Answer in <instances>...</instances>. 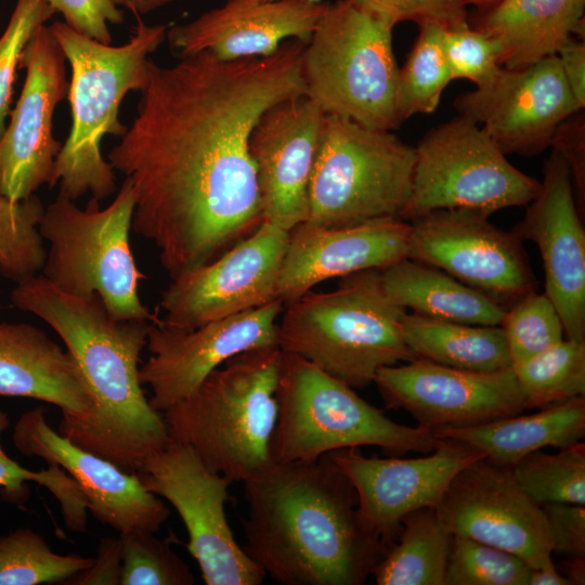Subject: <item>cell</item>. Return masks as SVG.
I'll use <instances>...</instances> for the list:
<instances>
[{
  "label": "cell",
  "instance_id": "7402d4cb",
  "mask_svg": "<svg viewBox=\"0 0 585 585\" xmlns=\"http://www.w3.org/2000/svg\"><path fill=\"white\" fill-rule=\"evenodd\" d=\"M541 251L545 294L557 308L567 338L585 341V230L571 173L551 151L537 195L512 230Z\"/></svg>",
  "mask_w": 585,
  "mask_h": 585
},
{
  "label": "cell",
  "instance_id": "1f68e13d",
  "mask_svg": "<svg viewBox=\"0 0 585 585\" xmlns=\"http://www.w3.org/2000/svg\"><path fill=\"white\" fill-rule=\"evenodd\" d=\"M524 408H544L585 395V341L563 339L511 366Z\"/></svg>",
  "mask_w": 585,
  "mask_h": 585
},
{
  "label": "cell",
  "instance_id": "5b68a950",
  "mask_svg": "<svg viewBox=\"0 0 585 585\" xmlns=\"http://www.w3.org/2000/svg\"><path fill=\"white\" fill-rule=\"evenodd\" d=\"M281 359V349L273 346L227 360L161 413L169 438L193 447L208 469L232 482L268 467L273 463Z\"/></svg>",
  "mask_w": 585,
  "mask_h": 585
},
{
  "label": "cell",
  "instance_id": "277c9868",
  "mask_svg": "<svg viewBox=\"0 0 585 585\" xmlns=\"http://www.w3.org/2000/svg\"><path fill=\"white\" fill-rule=\"evenodd\" d=\"M129 41L114 47L70 28L64 22L50 25L70 67L67 99L72 125L55 160L51 186L77 200L87 193L100 202L116 190L112 165L102 155L107 134L121 136L120 104L131 91L145 88L154 53L166 40L168 26L147 25L136 16Z\"/></svg>",
  "mask_w": 585,
  "mask_h": 585
},
{
  "label": "cell",
  "instance_id": "7a4b0ae2",
  "mask_svg": "<svg viewBox=\"0 0 585 585\" xmlns=\"http://www.w3.org/2000/svg\"><path fill=\"white\" fill-rule=\"evenodd\" d=\"M244 495L243 549L282 585H361L389 549L362 524L354 486L328 454L272 463Z\"/></svg>",
  "mask_w": 585,
  "mask_h": 585
},
{
  "label": "cell",
  "instance_id": "836d02e7",
  "mask_svg": "<svg viewBox=\"0 0 585 585\" xmlns=\"http://www.w3.org/2000/svg\"><path fill=\"white\" fill-rule=\"evenodd\" d=\"M519 487L536 504L585 505V444L576 442L557 454L532 452L510 467Z\"/></svg>",
  "mask_w": 585,
  "mask_h": 585
},
{
  "label": "cell",
  "instance_id": "f546056e",
  "mask_svg": "<svg viewBox=\"0 0 585 585\" xmlns=\"http://www.w3.org/2000/svg\"><path fill=\"white\" fill-rule=\"evenodd\" d=\"M403 334L416 359L471 372L511 366L500 325L463 324L406 313Z\"/></svg>",
  "mask_w": 585,
  "mask_h": 585
},
{
  "label": "cell",
  "instance_id": "52a82bcc",
  "mask_svg": "<svg viewBox=\"0 0 585 585\" xmlns=\"http://www.w3.org/2000/svg\"><path fill=\"white\" fill-rule=\"evenodd\" d=\"M135 191L125 178L113 202L101 208L91 197L84 209L58 193L42 212L38 231L49 243L42 276L60 290L76 297L98 294L110 316L118 321L158 323L139 297L138 269L129 235Z\"/></svg>",
  "mask_w": 585,
  "mask_h": 585
},
{
  "label": "cell",
  "instance_id": "9c48e42d",
  "mask_svg": "<svg viewBox=\"0 0 585 585\" xmlns=\"http://www.w3.org/2000/svg\"><path fill=\"white\" fill-rule=\"evenodd\" d=\"M393 27L346 0L328 3L301 56L304 95L325 115L394 130L399 66Z\"/></svg>",
  "mask_w": 585,
  "mask_h": 585
},
{
  "label": "cell",
  "instance_id": "ab89813d",
  "mask_svg": "<svg viewBox=\"0 0 585 585\" xmlns=\"http://www.w3.org/2000/svg\"><path fill=\"white\" fill-rule=\"evenodd\" d=\"M531 568L504 549L453 535L444 585H528Z\"/></svg>",
  "mask_w": 585,
  "mask_h": 585
},
{
  "label": "cell",
  "instance_id": "2e32d148",
  "mask_svg": "<svg viewBox=\"0 0 585 585\" xmlns=\"http://www.w3.org/2000/svg\"><path fill=\"white\" fill-rule=\"evenodd\" d=\"M453 106L505 155L525 156L549 147L557 127L582 109L556 54L523 67H502L486 84L458 95Z\"/></svg>",
  "mask_w": 585,
  "mask_h": 585
},
{
  "label": "cell",
  "instance_id": "bcb514c9",
  "mask_svg": "<svg viewBox=\"0 0 585 585\" xmlns=\"http://www.w3.org/2000/svg\"><path fill=\"white\" fill-rule=\"evenodd\" d=\"M552 552L569 558H585L584 505L549 503L542 505Z\"/></svg>",
  "mask_w": 585,
  "mask_h": 585
},
{
  "label": "cell",
  "instance_id": "ba28073f",
  "mask_svg": "<svg viewBox=\"0 0 585 585\" xmlns=\"http://www.w3.org/2000/svg\"><path fill=\"white\" fill-rule=\"evenodd\" d=\"M273 463L310 460L334 451L378 446L390 455L433 452L432 430L388 418L350 386L302 358L282 352Z\"/></svg>",
  "mask_w": 585,
  "mask_h": 585
},
{
  "label": "cell",
  "instance_id": "681fc988",
  "mask_svg": "<svg viewBox=\"0 0 585 585\" xmlns=\"http://www.w3.org/2000/svg\"><path fill=\"white\" fill-rule=\"evenodd\" d=\"M528 585H571V583L557 572L550 560L540 568L531 569Z\"/></svg>",
  "mask_w": 585,
  "mask_h": 585
},
{
  "label": "cell",
  "instance_id": "e575fe53",
  "mask_svg": "<svg viewBox=\"0 0 585 585\" xmlns=\"http://www.w3.org/2000/svg\"><path fill=\"white\" fill-rule=\"evenodd\" d=\"M93 558L58 555L28 528L0 536V585H38L67 581L87 570Z\"/></svg>",
  "mask_w": 585,
  "mask_h": 585
},
{
  "label": "cell",
  "instance_id": "d590c367",
  "mask_svg": "<svg viewBox=\"0 0 585 585\" xmlns=\"http://www.w3.org/2000/svg\"><path fill=\"white\" fill-rule=\"evenodd\" d=\"M44 207L34 194L14 202L0 193V275L18 283L42 270L47 250L38 231Z\"/></svg>",
  "mask_w": 585,
  "mask_h": 585
},
{
  "label": "cell",
  "instance_id": "b9f144b4",
  "mask_svg": "<svg viewBox=\"0 0 585 585\" xmlns=\"http://www.w3.org/2000/svg\"><path fill=\"white\" fill-rule=\"evenodd\" d=\"M442 46L453 80L482 87L503 67L497 42L468 22L443 28Z\"/></svg>",
  "mask_w": 585,
  "mask_h": 585
},
{
  "label": "cell",
  "instance_id": "6da1fadb",
  "mask_svg": "<svg viewBox=\"0 0 585 585\" xmlns=\"http://www.w3.org/2000/svg\"><path fill=\"white\" fill-rule=\"evenodd\" d=\"M306 43L222 61L208 52L153 61L136 115L108 153L135 191L132 230L170 278L205 265L263 222L249 136L272 105L304 94Z\"/></svg>",
  "mask_w": 585,
  "mask_h": 585
},
{
  "label": "cell",
  "instance_id": "8d00e7d4",
  "mask_svg": "<svg viewBox=\"0 0 585 585\" xmlns=\"http://www.w3.org/2000/svg\"><path fill=\"white\" fill-rule=\"evenodd\" d=\"M120 585H194L187 563L172 549L173 536L166 540L154 532L131 530L119 533Z\"/></svg>",
  "mask_w": 585,
  "mask_h": 585
},
{
  "label": "cell",
  "instance_id": "60d3db41",
  "mask_svg": "<svg viewBox=\"0 0 585 585\" xmlns=\"http://www.w3.org/2000/svg\"><path fill=\"white\" fill-rule=\"evenodd\" d=\"M55 13L47 0H16L0 36V136L11 113V101L23 51L36 29Z\"/></svg>",
  "mask_w": 585,
  "mask_h": 585
},
{
  "label": "cell",
  "instance_id": "30bf717a",
  "mask_svg": "<svg viewBox=\"0 0 585 585\" xmlns=\"http://www.w3.org/2000/svg\"><path fill=\"white\" fill-rule=\"evenodd\" d=\"M414 165V147L392 131L326 115L309 184L306 223L342 227L401 219Z\"/></svg>",
  "mask_w": 585,
  "mask_h": 585
},
{
  "label": "cell",
  "instance_id": "ac0fdd59",
  "mask_svg": "<svg viewBox=\"0 0 585 585\" xmlns=\"http://www.w3.org/2000/svg\"><path fill=\"white\" fill-rule=\"evenodd\" d=\"M284 302L262 307L191 330L150 323L151 353L139 368L142 385L152 390L150 405L162 413L190 395L216 368L231 358L258 348L277 346V317Z\"/></svg>",
  "mask_w": 585,
  "mask_h": 585
},
{
  "label": "cell",
  "instance_id": "3957f363",
  "mask_svg": "<svg viewBox=\"0 0 585 585\" xmlns=\"http://www.w3.org/2000/svg\"><path fill=\"white\" fill-rule=\"evenodd\" d=\"M10 300L51 326L84 377L92 408L81 417L60 421L58 432L122 470L138 472L171 441L161 413L150 405L139 377L148 321L115 320L98 294L72 296L42 275L16 283Z\"/></svg>",
  "mask_w": 585,
  "mask_h": 585
},
{
  "label": "cell",
  "instance_id": "f35d334b",
  "mask_svg": "<svg viewBox=\"0 0 585 585\" xmlns=\"http://www.w3.org/2000/svg\"><path fill=\"white\" fill-rule=\"evenodd\" d=\"M9 418L0 410V437L8 428ZM49 468L28 470L11 459L0 444V489L13 503L23 504L29 496L27 482L32 481L49 490L58 500L68 530L83 532L87 526L88 504L75 480L58 465L48 463Z\"/></svg>",
  "mask_w": 585,
  "mask_h": 585
},
{
  "label": "cell",
  "instance_id": "83f0119b",
  "mask_svg": "<svg viewBox=\"0 0 585 585\" xmlns=\"http://www.w3.org/2000/svg\"><path fill=\"white\" fill-rule=\"evenodd\" d=\"M440 439L472 445L490 460L511 467L528 454L546 446L566 447L585 435V399L572 398L535 414L510 416L483 425L434 430Z\"/></svg>",
  "mask_w": 585,
  "mask_h": 585
},
{
  "label": "cell",
  "instance_id": "484cf974",
  "mask_svg": "<svg viewBox=\"0 0 585 585\" xmlns=\"http://www.w3.org/2000/svg\"><path fill=\"white\" fill-rule=\"evenodd\" d=\"M0 395L57 406L61 421L88 414L92 399L74 356L42 329L0 322Z\"/></svg>",
  "mask_w": 585,
  "mask_h": 585
},
{
  "label": "cell",
  "instance_id": "ee69618b",
  "mask_svg": "<svg viewBox=\"0 0 585 585\" xmlns=\"http://www.w3.org/2000/svg\"><path fill=\"white\" fill-rule=\"evenodd\" d=\"M74 30L110 44L109 25L121 24L123 13L112 0H47Z\"/></svg>",
  "mask_w": 585,
  "mask_h": 585
},
{
  "label": "cell",
  "instance_id": "f6af8a7d",
  "mask_svg": "<svg viewBox=\"0 0 585 585\" xmlns=\"http://www.w3.org/2000/svg\"><path fill=\"white\" fill-rule=\"evenodd\" d=\"M550 147L567 162L573 183L576 205L585 213V113L584 108L566 118L555 130Z\"/></svg>",
  "mask_w": 585,
  "mask_h": 585
},
{
  "label": "cell",
  "instance_id": "8992f818",
  "mask_svg": "<svg viewBox=\"0 0 585 585\" xmlns=\"http://www.w3.org/2000/svg\"><path fill=\"white\" fill-rule=\"evenodd\" d=\"M406 313L384 289L380 270L356 272L335 290H310L287 304L277 346L353 389L364 388L380 368L416 359L404 339Z\"/></svg>",
  "mask_w": 585,
  "mask_h": 585
},
{
  "label": "cell",
  "instance_id": "7dc6e473",
  "mask_svg": "<svg viewBox=\"0 0 585 585\" xmlns=\"http://www.w3.org/2000/svg\"><path fill=\"white\" fill-rule=\"evenodd\" d=\"M121 557L118 538L103 537L98 547V556L84 571L69 578L75 585L120 584Z\"/></svg>",
  "mask_w": 585,
  "mask_h": 585
},
{
  "label": "cell",
  "instance_id": "cb8c5ba5",
  "mask_svg": "<svg viewBox=\"0 0 585 585\" xmlns=\"http://www.w3.org/2000/svg\"><path fill=\"white\" fill-rule=\"evenodd\" d=\"M411 224L399 218L342 227L306 222L289 231L277 298L289 304L323 281L382 270L408 256Z\"/></svg>",
  "mask_w": 585,
  "mask_h": 585
},
{
  "label": "cell",
  "instance_id": "5bb4252c",
  "mask_svg": "<svg viewBox=\"0 0 585 585\" xmlns=\"http://www.w3.org/2000/svg\"><path fill=\"white\" fill-rule=\"evenodd\" d=\"M289 232L268 222L219 258L171 278L160 323L191 330L262 307L277 298Z\"/></svg>",
  "mask_w": 585,
  "mask_h": 585
},
{
  "label": "cell",
  "instance_id": "816d5d0a",
  "mask_svg": "<svg viewBox=\"0 0 585 585\" xmlns=\"http://www.w3.org/2000/svg\"><path fill=\"white\" fill-rule=\"evenodd\" d=\"M567 578L571 585H583L585 583V560L584 558H569L566 563Z\"/></svg>",
  "mask_w": 585,
  "mask_h": 585
},
{
  "label": "cell",
  "instance_id": "8fae6325",
  "mask_svg": "<svg viewBox=\"0 0 585 585\" xmlns=\"http://www.w3.org/2000/svg\"><path fill=\"white\" fill-rule=\"evenodd\" d=\"M412 191L401 219L468 209L490 217L526 206L541 181L511 165L474 121L457 116L431 128L414 147Z\"/></svg>",
  "mask_w": 585,
  "mask_h": 585
},
{
  "label": "cell",
  "instance_id": "4316f807",
  "mask_svg": "<svg viewBox=\"0 0 585 585\" xmlns=\"http://www.w3.org/2000/svg\"><path fill=\"white\" fill-rule=\"evenodd\" d=\"M584 8L585 0H502L474 27L497 42L503 67L518 68L556 54L570 36L584 39Z\"/></svg>",
  "mask_w": 585,
  "mask_h": 585
},
{
  "label": "cell",
  "instance_id": "4dcf8cb0",
  "mask_svg": "<svg viewBox=\"0 0 585 585\" xmlns=\"http://www.w3.org/2000/svg\"><path fill=\"white\" fill-rule=\"evenodd\" d=\"M398 544L372 570L378 585H444L453 534L434 507L407 514Z\"/></svg>",
  "mask_w": 585,
  "mask_h": 585
},
{
  "label": "cell",
  "instance_id": "74e56055",
  "mask_svg": "<svg viewBox=\"0 0 585 585\" xmlns=\"http://www.w3.org/2000/svg\"><path fill=\"white\" fill-rule=\"evenodd\" d=\"M511 366L526 361L564 339L560 314L544 294H525L505 310L500 323Z\"/></svg>",
  "mask_w": 585,
  "mask_h": 585
},
{
  "label": "cell",
  "instance_id": "7bdbcfd3",
  "mask_svg": "<svg viewBox=\"0 0 585 585\" xmlns=\"http://www.w3.org/2000/svg\"><path fill=\"white\" fill-rule=\"evenodd\" d=\"M354 6L387 22L411 21L419 26L437 24L443 28L468 22L465 0H346Z\"/></svg>",
  "mask_w": 585,
  "mask_h": 585
},
{
  "label": "cell",
  "instance_id": "9a60e30c",
  "mask_svg": "<svg viewBox=\"0 0 585 585\" xmlns=\"http://www.w3.org/2000/svg\"><path fill=\"white\" fill-rule=\"evenodd\" d=\"M65 63L50 26H39L23 51L24 86L0 136V193L14 202L52 184L62 147L53 136V115L67 96Z\"/></svg>",
  "mask_w": 585,
  "mask_h": 585
},
{
  "label": "cell",
  "instance_id": "4fadbf2b",
  "mask_svg": "<svg viewBox=\"0 0 585 585\" xmlns=\"http://www.w3.org/2000/svg\"><path fill=\"white\" fill-rule=\"evenodd\" d=\"M407 258L438 268L505 310L535 290V277L514 232L468 209L437 210L410 222Z\"/></svg>",
  "mask_w": 585,
  "mask_h": 585
},
{
  "label": "cell",
  "instance_id": "f907efd6",
  "mask_svg": "<svg viewBox=\"0 0 585 585\" xmlns=\"http://www.w3.org/2000/svg\"><path fill=\"white\" fill-rule=\"evenodd\" d=\"M118 8H126L136 16L154 12L177 0H112Z\"/></svg>",
  "mask_w": 585,
  "mask_h": 585
},
{
  "label": "cell",
  "instance_id": "db71d44e",
  "mask_svg": "<svg viewBox=\"0 0 585 585\" xmlns=\"http://www.w3.org/2000/svg\"><path fill=\"white\" fill-rule=\"evenodd\" d=\"M307 1H311V2H324V0H307Z\"/></svg>",
  "mask_w": 585,
  "mask_h": 585
},
{
  "label": "cell",
  "instance_id": "f5cc1de1",
  "mask_svg": "<svg viewBox=\"0 0 585 585\" xmlns=\"http://www.w3.org/2000/svg\"><path fill=\"white\" fill-rule=\"evenodd\" d=\"M465 1H466L467 5L468 4L474 5V6L479 8V10L482 12V11H485V10H489V9L495 6L502 0H465Z\"/></svg>",
  "mask_w": 585,
  "mask_h": 585
},
{
  "label": "cell",
  "instance_id": "603a6c76",
  "mask_svg": "<svg viewBox=\"0 0 585 585\" xmlns=\"http://www.w3.org/2000/svg\"><path fill=\"white\" fill-rule=\"evenodd\" d=\"M12 439L22 454L62 467L84 495L92 516L119 533H155L170 516L167 505L143 486L136 473L122 470L54 431L41 406L20 416Z\"/></svg>",
  "mask_w": 585,
  "mask_h": 585
},
{
  "label": "cell",
  "instance_id": "d6a6232c",
  "mask_svg": "<svg viewBox=\"0 0 585 585\" xmlns=\"http://www.w3.org/2000/svg\"><path fill=\"white\" fill-rule=\"evenodd\" d=\"M442 31L443 27L437 24L420 25L411 52L399 68L395 104L401 122L416 114L433 113L453 81L443 52Z\"/></svg>",
  "mask_w": 585,
  "mask_h": 585
},
{
  "label": "cell",
  "instance_id": "c3c4849f",
  "mask_svg": "<svg viewBox=\"0 0 585 585\" xmlns=\"http://www.w3.org/2000/svg\"><path fill=\"white\" fill-rule=\"evenodd\" d=\"M556 55L572 95L581 108H585V41L570 36L557 50Z\"/></svg>",
  "mask_w": 585,
  "mask_h": 585
},
{
  "label": "cell",
  "instance_id": "e0dca14e",
  "mask_svg": "<svg viewBox=\"0 0 585 585\" xmlns=\"http://www.w3.org/2000/svg\"><path fill=\"white\" fill-rule=\"evenodd\" d=\"M374 382L387 408L404 410L432 431L479 426L524 410L511 366L471 372L414 359L380 368Z\"/></svg>",
  "mask_w": 585,
  "mask_h": 585
},
{
  "label": "cell",
  "instance_id": "d6986e66",
  "mask_svg": "<svg viewBox=\"0 0 585 585\" xmlns=\"http://www.w3.org/2000/svg\"><path fill=\"white\" fill-rule=\"evenodd\" d=\"M435 510L453 535L504 549L531 569L551 560V543L542 506L517 484L509 467L489 458L458 471Z\"/></svg>",
  "mask_w": 585,
  "mask_h": 585
},
{
  "label": "cell",
  "instance_id": "f1b7e54d",
  "mask_svg": "<svg viewBox=\"0 0 585 585\" xmlns=\"http://www.w3.org/2000/svg\"><path fill=\"white\" fill-rule=\"evenodd\" d=\"M388 296L413 313L448 322L500 325L505 309L444 271L402 259L380 270Z\"/></svg>",
  "mask_w": 585,
  "mask_h": 585
},
{
  "label": "cell",
  "instance_id": "7c38bea8",
  "mask_svg": "<svg viewBox=\"0 0 585 585\" xmlns=\"http://www.w3.org/2000/svg\"><path fill=\"white\" fill-rule=\"evenodd\" d=\"M143 486L166 498L182 519L187 550L207 585H260L266 574L236 542L225 504L232 480L206 467L187 444L170 441L135 472Z\"/></svg>",
  "mask_w": 585,
  "mask_h": 585
},
{
  "label": "cell",
  "instance_id": "ffe728a7",
  "mask_svg": "<svg viewBox=\"0 0 585 585\" xmlns=\"http://www.w3.org/2000/svg\"><path fill=\"white\" fill-rule=\"evenodd\" d=\"M328 456L354 486L362 524L389 548L407 514L435 507L454 476L485 457L472 445L453 439H440L432 454L418 458L367 457L359 447Z\"/></svg>",
  "mask_w": 585,
  "mask_h": 585
},
{
  "label": "cell",
  "instance_id": "44dd1931",
  "mask_svg": "<svg viewBox=\"0 0 585 585\" xmlns=\"http://www.w3.org/2000/svg\"><path fill=\"white\" fill-rule=\"evenodd\" d=\"M326 115L304 94L268 108L253 126L249 154L263 222L291 231L309 213V184Z\"/></svg>",
  "mask_w": 585,
  "mask_h": 585
},
{
  "label": "cell",
  "instance_id": "d4e9b609",
  "mask_svg": "<svg viewBox=\"0 0 585 585\" xmlns=\"http://www.w3.org/2000/svg\"><path fill=\"white\" fill-rule=\"evenodd\" d=\"M327 2L225 0L193 21L167 30L180 57L208 52L222 61L262 57L285 41L311 38Z\"/></svg>",
  "mask_w": 585,
  "mask_h": 585
}]
</instances>
